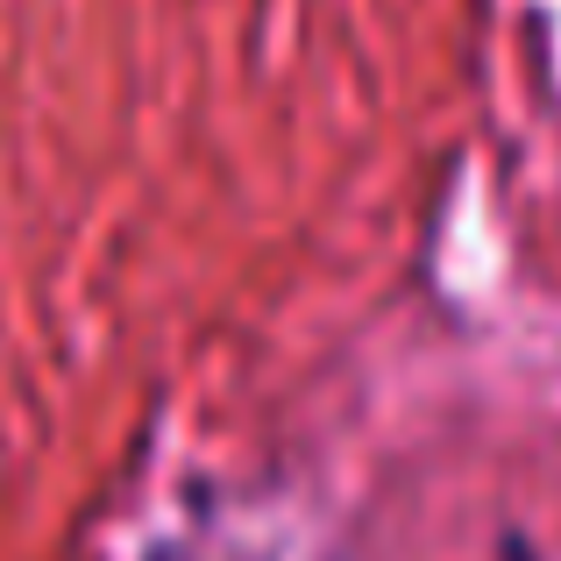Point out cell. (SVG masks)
<instances>
[{
	"mask_svg": "<svg viewBox=\"0 0 561 561\" xmlns=\"http://www.w3.org/2000/svg\"><path fill=\"white\" fill-rule=\"evenodd\" d=\"M505 561H534V554H526V540H505Z\"/></svg>",
	"mask_w": 561,
	"mask_h": 561,
	"instance_id": "6da1fadb",
	"label": "cell"
}]
</instances>
